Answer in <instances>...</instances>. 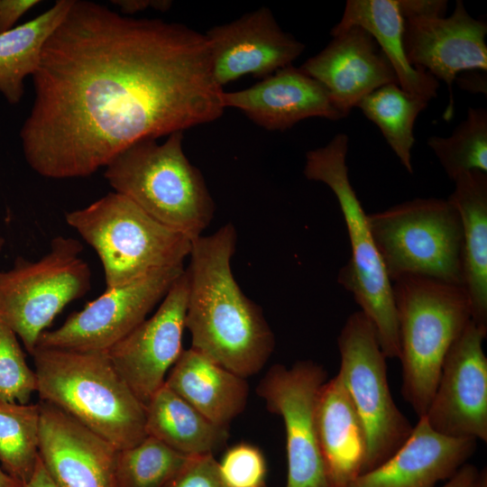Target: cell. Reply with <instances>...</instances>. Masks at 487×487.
<instances>
[{
    "instance_id": "f546056e",
    "label": "cell",
    "mask_w": 487,
    "mask_h": 487,
    "mask_svg": "<svg viewBox=\"0 0 487 487\" xmlns=\"http://www.w3.org/2000/svg\"><path fill=\"white\" fill-rule=\"evenodd\" d=\"M427 142L452 180L470 170L487 172L486 109L469 107L451 135L431 136Z\"/></svg>"
},
{
    "instance_id": "d6986e66",
    "label": "cell",
    "mask_w": 487,
    "mask_h": 487,
    "mask_svg": "<svg viewBox=\"0 0 487 487\" xmlns=\"http://www.w3.org/2000/svg\"><path fill=\"white\" fill-rule=\"evenodd\" d=\"M225 107L241 111L268 131H285L310 117L332 121L345 118L325 87L300 68L278 69L255 85L222 93Z\"/></svg>"
},
{
    "instance_id": "277c9868",
    "label": "cell",
    "mask_w": 487,
    "mask_h": 487,
    "mask_svg": "<svg viewBox=\"0 0 487 487\" xmlns=\"http://www.w3.org/2000/svg\"><path fill=\"white\" fill-rule=\"evenodd\" d=\"M183 132L165 142L145 139L129 146L106 167L104 177L118 193L167 227L193 240L215 214L201 171L182 147Z\"/></svg>"
},
{
    "instance_id": "cb8c5ba5",
    "label": "cell",
    "mask_w": 487,
    "mask_h": 487,
    "mask_svg": "<svg viewBox=\"0 0 487 487\" xmlns=\"http://www.w3.org/2000/svg\"><path fill=\"white\" fill-rule=\"evenodd\" d=\"M352 26L366 30L385 54L404 91L427 101L436 97L439 87L428 72L409 64L404 51L402 18L398 0H348L342 18L331 30L335 36Z\"/></svg>"
},
{
    "instance_id": "836d02e7",
    "label": "cell",
    "mask_w": 487,
    "mask_h": 487,
    "mask_svg": "<svg viewBox=\"0 0 487 487\" xmlns=\"http://www.w3.org/2000/svg\"><path fill=\"white\" fill-rule=\"evenodd\" d=\"M400 13L404 20L413 18L445 17L446 0H398Z\"/></svg>"
},
{
    "instance_id": "ffe728a7",
    "label": "cell",
    "mask_w": 487,
    "mask_h": 487,
    "mask_svg": "<svg viewBox=\"0 0 487 487\" xmlns=\"http://www.w3.org/2000/svg\"><path fill=\"white\" fill-rule=\"evenodd\" d=\"M476 446L474 439L437 433L421 417L392 455L348 487H436L466 464Z\"/></svg>"
},
{
    "instance_id": "6da1fadb",
    "label": "cell",
    "mask_w": 487,
    "mask_h": 487,
    "mask_svg": "<svg viewBox=\"0 0 487 487\" xmlns=\"http://www.w3.org/2000/svg\"><path fill=\"white\" fill-rule=\"evenodd\" d=\"M20 138L26 162L55 179L87 177L133 143L224 113L204 33L72 0L32 76Z\"/></svg>"
},
{
    "instance_id": "3957f363",
    "label": "cell",
    "mask_w": 487,
    "mask_h": 487,
    "mask_svg": "<svg viewBox=\"0 0 487 487\" xmlns=\"http://www.w3.org/2000/svg\"><path fill=\"white\" fill-rule=\"evenodd\" d=\"M32 355L41 401L57 407L117 450L147 436L145 406L107 352L37 346Z\"/></svg>"
},
{
    "instance_id": "4316f807",
    "label": "cell",
    "mask_w": 487,
    "mask_h": 487,
    "mask_svg": "<svg viewBox=\"0 0 487 487\" xmlns=\"http://www.w3.org/2000/svg\"><path fill=\"white\" fill-rule=\"evenodd\" d=\"M428 102L391 83L374 90L356 106L379 127L387 143L409 173H413L411 151L415 143L414 124Z\"/></svg>"
},
{
    "instance_id": "5bb4252c",
    "label": "cell",
    "mask_w": 487,
    "mask_h": 487,
    "mask_svg": "<svg viewBox=\"0 0 487 487\" xmlns=\"http://www.w3.org/2000/svg\"><path fill=\"white\" fill-rule=\"evenodd\" d=\"M188 292V273L184 270L157 311L107 351L115 368L144 406L164 384L183 351Z\"/></svg>"
},
{
    "instance_id": "4fadbf2b",
    "label": "cell",
    "mask_w": 487,
    "mask_h": 487,
    "mask_svg": "<svg viewBox=\"0 0 487 487\" xmlns=\"http://www.w3.org/2000/svg\"><path fill=\"white\" fill-rule=\"evenodd\" d=\"M486 335L471 319L445 357L424 416L439 434L487 442Z\"/></svg>"
},
{
    "instance_id": "83f0119b",
    "label": "cell",
    "mask_w": 487,
    "mask_h": 487,
    "mask_svg": "<svg viewBox=\"0 0 487 487\" xmlns=\"http://www.w3.org/2000/svg\"><path fill=\"white\" fill-rule=\"evenodd\" d=\"M40 406L0 400V465L21 484L39 460Z\"/></svg>"
},
{
    "instance_id": "8d00e7d4",
    "label": "cell",
    "mask_w": 487,
    "mask_h": 487,
    "mask_svg": "<svg viewBox=\"0 0 487 487\" xmlns=\"http://www.w3.org/2000/svg\"><path fill=\"white\" fill-rule=\"evenodd\" d=\"M480 471L475 465L466 463L441 487H475Z\"/></svg>"
},
{
    "instance_id": "9c48e42d",
    "label": "cell",
    "mask_w": 487,
    "mask_h": 487,
    "mask_svg": "<svg viewBox=\"0 0 487 487\" xmlns=\"http://www.w3.org/2000/svg\"><path fill=\"white\" fill-rule=\"evenodd\" d=\"M82 251L78 240L59 235L38 261L19 257L12 269L0 271V320L31 354L56 316L91 289Z\"/></svg>"
},
{
    "instance_id": "7c38bea8",
    "label": "cell",
    "mask_w": 487,
    "mask_h": 487,
    "mask_svg": "<svg viewBox=\"0 0 487 487\" xmlns=\"http://www.w3.org/2000/svg\"><path fill=\"white\" fill-rule=\"evenodd\" d=\"M184 270L183 265L171 267L133 283L105 289L60 326L43 332L37 346L107 352L146 319Z\"/></svg>"
},
{
    "instance_id": "7402d4cb",
    "label": "cell",
    "mask_w": 487,
    "mask_h": 487,
    "mask_svg": "<svg viewBox=\"0 0 487 487\" xmlns=\"http://www.w3.org/2000/svg\"><path fill=\"white\" fill-rule=\"evenodd\" d=\"M213 424L227 428L246 405L243 378L189 348L183 350L164 382Z\"/></svg>"
},
{
    "instance_id": "4dcf8cb0",
    "label": "cell",
    "mask_w": 487,
    "mask_h": 487,
    "mask_svg": "<svg viewBox=\"0 0 487 487\" xmlns=\"http://www.w3.org/2000/svg\"><path fill=\"white\" fill-rule=\"evenodd\" d=\"M15 333L0 320V400L28 403L37 389Z\"/></svg>"
},
{
    "instance_id": "e0dca14e",
    "label": "cell",
    "mask_w": 487,
    "mask_h": 487,
    "mask_svg": "<svg viewBox=\"0 0 487 487\" xmlns=\"http://www.w3.org/2000/svg\"><path fill=\"white\" fill-rule=\"evenodd\" d=\"M39 406V456L57 486L115 487L118 450L57 407Z\"/></svg>"
},
{
    "instance_id": "b9f144b4",
    "label": "cell",
    "mask_w": 487,
    "mask_h": 487,
    "mask_svg": "<svg viewBox=\"0 0 487 487\" xmlns=\"http://www.w3.org/2000/svg\"><path fill=\"white\" fill-rule=\"evenodd\" d=\"M4 245H5V239L0 236V253L3 250Z\"/></svg>"
},
{
    "instance_id": "60d3db41",
    "label": "cell",
    "mask_w": 487,
    "mask_h": 487,
    "mask_svg": "<svg viewBox=\"0 0 487 487\" xmlns=\"http://www.w3.org/2000/svg\"><path fill=\"white\" fill-rule=\"evenodd\" d=\"M475 487H487V470L486 468L480 471V476Z\"/></svg>"
},
{
    "instance_id": "52a82bcc",
    "label": "cell",
    "mask_w": 487,
    "mask_h": 487,
    "mask_svg": "<svg viewBox=\"0 0 487 487\" xmlns=\"http://www.w3.org/2000/svg\"><path fill=\"white\" fill-rule=\"evenodd\" d=\"M65 220L96 253L106 289L182 266L190 253L189 238L158 222L115 192L66 213Z\"/></svg>"
},
{
    "instance_id": "e575fe53",
    "label": "cell",
    "mask_w": 487,
    "mask_h": 487,
    "mask_svg": "<svg viewBox=\"0 0 487 487\" xmlns=\"http://www.w3.org/2000/svg\"><path fill=\"white\" fill-rule=\"evenodd\" d=\"M39 0H0V33L14 27V23Z\"/></svg>"
},
{
    "instance_id": "74e56055",
    "label": "cell",
    "mask_w": 487,
    "mask_h": 487,
    "mask_svg": "<svg viewBox=\"0 0 487 487\" xmlns=\"http://www.w3.org/2000/svg\"><path fill=\"white\" fill-rule=\"evenodd\" d=\"M469 75L456 77L455 80L460 87L474 93L486 94V72L467 71Z\"/></svg>"
},
{
    "instance_id": "f1b7e54d",
    "label": "cell",
    "mask_w": 487,
    "mask_h": 487,
    "mask_svg": "<svg viewBox=\"0 0 487 487\" xmlns=\"http://www.w3.org/2000/svg\"><path fill=\"white\" fill-rule=\"evenodd\" d=\"M188 458L147 436L135 446L117 451L115 487H165Z\"/></svg>"
},
{
    "instance_id": "484cf974",
    "label": "cell",
    "mask_w": 487,
    "mask_h": 487,
    "mask_svg": "<svg viewBox=\"0 0 487 487\" xmlns=\"http://www.w3.org/2000/svg\"><path fill=\"white\" fill-rule=\"evenodd\" d=\"M71 4L58 0L35 18L0 33V93L10 105L20 103L25 78L36 72L45 43Z\"/></svg>"
},
{
    "instance_id": "2e32d148",
    "label": "cell",
    "mask_w": 487,
    "mask_h": 487,
    "mask_svg": "<svg viewBox=\"0 0 487 487\" xmlns=\"http://www.w3.org/2000/svg\"><path fill=\"white\" fill-rule=\"evenodd\" d=\"M204 34L210 44L213 76L222 88L248 74L262 79L292 65L305 50L265 6Z\"/></svg>"
},
{
    "instance_id": "d4e9b609",
    "label": "cell",
    "mask_w": 487,
    "mask_h": 487,
    "mask_svg": "<svg viewBox=\"0 0 487 487\" xmlns=\"http://www.w3.org/2000/svg\"><path fill=\"white\" fill-rule=\"evenodd\" d=\"M145 431L188 456L214 455L229 436L227 428L210 422L165 383L145 406Z\"/></svg>"
},
{
    "instance_id": "8992f818",
    "label": "cell",
    "mask_w": 487,
    "mask_h": 487,
    "mask_svg": "<svg viewBox=\"0 0 487 487\" xmlns=\"http://www.w3.org/2000/svg\"><path fill=\"white\" fill-rule=\"evenodd\" d=\"M347 134H335L325 146L308 151L303 173L325 183L335 194L350 239L352 255L338 272V282L372 323L387 358H400L397 311L392 283L373 241L367 214L352 187L346 157Z\"/></svg>"
},
{
    "instance_id": "7a4b0ae2",
    "label": "cell",
    "mask_w": 487,
    "mask_h": 487,
    "mask_svg": "<svg viewBox=\"0 0 487 487\" xmlns=\"http://www.w3.org/2000/svg\"><path fill=\"white\" fill-rule=\"evenodd\" d=\"M236 239L228 223L191 240L185 328L191 335L190 348L247 378L263 368L275 339L262 308L244 295L233 275Z\"/></svg>"
},
{
    "instance_id": "8fae6325",
    "label": "cell",
    "mask_w": 487,
    "mask_h": 487,
    "mask_svg": "<svg viewBox=\"0 0 487 487\" xmlns=\"http://www.w3.org/2000/svg\"><path fill=\"white\" fill-rule=\"evenodd\" d=\"M326 381L324 366L302 360L290 367L271 366L257 386L268 410L284 423L286 487H329L317 430V400Z\"/></svg>"
},
{
    "instance_id": "f35d334b",
    "label": "cell",
    "mask_w": 487,
    "mask_h": 487,
    "mask_svg": "<svg viewBox=\"0 0 487 487\" xmlns=\"http://www.w3.org/2000/svg\"><path fill=\"white\" fill-rule=\"evenodd\" d=\"M22 487H58L44 468L40 456L34 472L30 479L22 484Z\"/></svg>"
},
{
    "instance_id": "ab89813d",
    "label": "cell",
    "mask_w": 487,
    "mask_h": 487,
    "mask_svg": "<svg viewBox=\"0 0 487 487\" xmlns=\"http://www.w3.org/2000/svg\"><path fill=\"white\" fill-rule=\"evenodd\" d=\"M0 487H22V484L9 475L0 465Z\"/></svg>"
},
{
    "instance_id": "1f68e13d",
    "label": "cell",
    "mask_w": 487,
    "mask_h": 487,
    "mask_svg": "<svg viewBox=\"0 0 487 487\" xmlns=\"http://www.w3.org/2000/svg\"><path fill=\"white\" fill-rule=\"evenodd\" d=\"M228 487H267L266 461L255 446L240 443L228 448L218 462Z\"/></svg>"
},
{
    "instance_id": "ba28073f",
    "label": "cell",
    "mask_w": 487,
    "mask_h": 487,
    "mask_svg": "<svg viewBox=\"0 0 487 487\" xmlns=\"http://www.w3.org/2000/svg\"><path fill=\"white\" fill-rule=\"evenodd\" d=\"M391 281L408 275L462 286L463 226L447 198H415L367 215Z\"/></svg>"
},
{
    "instance_id": "9a60e30c",
    "label": "cell",
    "mask_w": 487,
    "mask_h": 487,
    "mask_svg": "<svg viewBox=\"0 0 487 487\" xmlns=\"http://www.w3.org/2000/svg\"><path fill=\"white\" fill-rule=\"evenodd\" d=\"M487 23L473 18L462 1L448 17L404 20L403 45L410 65L448 87L444 119L454 115L453 83L460 72L487 71Z\"/></svg>"
},
{
    "instance_id": "ac0fdd59",
    "label": "cell",
    "mask_w": 487,
    "mask_h": 487,
    "mask_svg": "<svg viewBox=\"0 0 487 487\" xmlns=\"http://www.w3.org/2000/svg\"><path fill=\"white\" fill-rule=\"evenodd\" d=\"M332 37L299 68L325 87L346 117L366 96L398 81L389 60L366 30L352 26Z\"/></svg>"
},
{
    "instance_id": "5b68a950",
    "label": "cell",
    "mask_w": 487,
    "mask_h": 487,
    "mask_svg": "<svg viewBox=\"0 0 487 487\" xmlns=\"http://www.w3.org/2000/svg\"><path fill=\"white\" fill-rule=\"evenodd\" d=\"M397 311L401 393L418 418L424 417L445 357L471 318L461 285L408 275L392 282Z\"/></svg>"
},
{
    "instance_id": "d6a6232c",
    "label": "cell",
    "mask_w": 487,
    "mask_h": 487,
    "mask_svg": "<svg viewBox=\"0 0 487 487\" xmlns=\"http://www.w3.org/2000/svg\"><path fill=\"white\" fill-rule=\"evenodd\" d=\"M165 487H228L214 455L189 456Z\"/></svg>"
},
{
    "instance_id": "44dd1931",
    "label": "cell",
    "mask_w": 487,
    "mask_h": 487,
    "mask_svg": "<svg viewBox=\"0 0 487 487\" xmlns=\"http://www.w3.org/2000/svg\"><path fill=\"white\" fill-rule=\"evenodd\" d=\"M317 430L329 487H348L363 473L367 446L363 425L338 374L321 387Z\"/></svg>"
},
{
    "instance_id": "30bf717a",
    "label": "cell",
    "mask_w": 487,
    "mask_h": 487,
    "mask_svg": "<svg viewBox=\"0 0 487 487\" xmlns=\"http://www.w3.org/2000/svg\"><path fill=\"white\" fill-rule=\"evenodd\" d=\"M337 372L363 425L366 457L363 473L392 455L409 438L413 427L396 405L387 376V357L376 330L363 312L346 319L337 337Z\"/></svg>"
},
{
    "instance_id": "d590c367",
    "label": "cell",
    "mask_w": 487,
    "mask_h": 487,
    "mask_svg": "<svg viewBox=\"0 0 487 487\" xmlns=\"http://www.w3.org/2000/svg\"><path fill=\"white\" fill-rule=\"evenodd\" d=\"M122 14H133L148 8H153L161 12L167 11L171 6V1L168 0H113Z\"/></svg>"
},
{
    "instance_id": "603a6c76",
    "label": "cell",
    "mask_w": 487,
    "mask_h": 487,
    "mask_svg": "<svg viewBox=\"0 0 487 487\" xmlns=\"http://www.w3.org/2000/svg\"><path fill=\"white\" fill-rule=\"evenodd\" d=\"M454 181L448 199L463 226L462 287L472 320L487 332V172L466 171Z\"/></svg>"
}]
</instances>
